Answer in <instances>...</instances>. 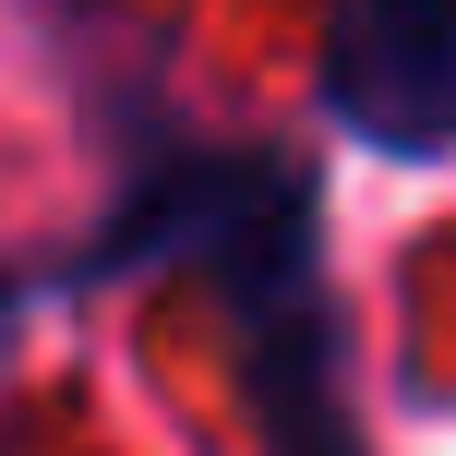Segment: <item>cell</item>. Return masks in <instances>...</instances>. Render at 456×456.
<instances>
[{"instance_id": "1", "label": "cell", "mask_w": 456, "mask_h": 456, "mask_svg": "<svg viewBox=\"0 0 456 456\" xmlns=\"http://www.w3.org/2000/svg\"><path fill=\"white\" fill-rule=\"evenodd\" d=\"M313 85L372 157H456V0H337Z\"/></svg>"}]
</instances>
